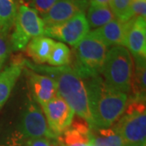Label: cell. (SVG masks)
Masks as SVG:
<instances>
[{"mask_svg": "<svg viewBox=\"0 0 146 146\" xmlns=\"http://www.w3.org/2000/svg\"><path fill=\"white\" fill-rule=\"evenodd\" d=\"M93 146H94V145H93Z\"/></svg>", "mask_w": 146, "mask_h": 146, "instance_id": "obj_29", "label": "cell"}, {"mask_svg": "<svg viewBox=\"0 0 146 146\" xmlns=\"http://www.w3.org/2000/svg\"><path fill=\"white\" fill-rule=\"evenodd\" d=\"M23 66L13 63L0 73V109L7 101L12 89L21 74Z\"/></svg>", "mask_w": 146, "mask_h": 146, "instance_id": "obj_15", "label": "cell"}, {"mask_svg": "<svg viewBox=\"0 0 146 146\" xmlns=\"http://www.w3.org/2000/svg\"><path fill=\"white\" fill-rule=\"evenodd\" d=\"M133 68V59L127 49L115 46L107 50L101 74L108 87L127 94L130 91Z\"/></svg>", "mask_w": 146, "mask_h": 146, "instance_id": "obj_3", "label": "cell"}, {"mask_svg": "<svg viewBox=\"0 0 146 146\" xmlns=\"http://www.w3.org/2000/svg\"><path fill=\"white\" fill-rule=\"evenodd\" d=\"M89 29L84 12H80L62 24L46 27L44 35L76 46L89 33Z\"/></svg>", "mask_w": 146, "mask_h": 146, "instance_id": "obj_7", "label": "cell"}, {"mask_svg": "<svg viewBox=\"0 0 146 146\" xmlns=\"http://www.w3.org/2000/svg\"><path fill=\"white\" fill-rule=\"evenodd\" d=\"M20 131L21 135L29 140L42 137L57 139L48 127L43 110L34 100L29 101L25 107Z\"/></svg>", "mask_w": 146, "mask_h": 146, "instance_id": "obj_8", "label": "cell"}, {"mask_svg": "<svg viewBox=\"0 0 146 146\" xmlns=\"http://www.w3.org/2000/svg\"><path fill=\"white\" fill-rule=\"evenodd\" d=\"M127 146L145 143L146 110L145 102L132 99L124 112L112 126Z\"/></svg>", "mask_w": 146, "mask_h": 146, "instance_id": "obj_4", "label": "cell"}, {"mask_svg": "<svg viewBox=\"0 0 146 146\" xmlns=\"http://www.w3.org/2000/svg\"><path fill=\"white\" fill-rule=\"evenodd\" d=\"M85 79L93 128L110 127L124 112L127 94L108 87L99 75Z\"/></svg>", "mask_w": 146, "mask_h": 146, "instance_id": "obj_2", "label": "cell"}, {"mask_svg": "<svg viewBox=\"0 0 146 146\" xmlns=\"http://www.w3.org/2000/svg\"><path fill=\"white\" fill-rule=\"evenodd\" d=\"M46 25L34 8L21 4L17 10L14 30L10 37L11 50H20L27 46L33 37L44 36Z\"/></svg>", "mask_w": 146, "mask_h": 146, "instance_id": "obj_6", "label": "cell"}, {"mask_svg": "<svg viewBox=\"0 0 146 146\" xmlns=\"http://www.w3.org/2000/svg\"><path fill=\"white\" fill-rule=\"evenodd\" d=\"M71 50L63 42H55L47 63L52 67L68 66L71 62Z\"/></svg>", "mask_w": 146, "mask_h": 146, "instance_id": "obj_20", "label": "cell"}, {"mask_svg": "<svg viewBox=\"0 0 146 146\" xmlns=\"http://www.w3.org/2000/svg\"><path fill=\"white\" fill-rule=\"evenodd\" d=\"M127 25L126 21L114 19L104 26L98 28L90 33L99 39L106 46H125Z\"/></svg>", "mask_w": 146, "mask_h": 146, "instance_id": "obj_13", "label": "cell"}, {"mask_svg": "<svg viewBox=\"0 0 146 146\" xmlns=\"http://www.w3.org/2000/svg\"><path fill=\"white\" fill-rule=\"evenodd\" d=\"M90 28L98 29L115 19L109 6L89 4L86 16Z\"/></svg>", "mask_w": 146, "mask_h": 146, "instance_id": "obj_18", "label": "cell"}, {"mask_svg": "<svg viewBox=\"0 0 146 146\" xmlns=\"http://www.w3.org/2000/svg\"><path fill=\"white\" fill-rule=\"evenodd\" d=\"M59 146H93L91 144H85V143H77V144H73L69 145H60Z\"/></svg>", "mask_w": 146, "mask_h": 146, "instance_id": "obj_27", "label": "cell"}, {"mask_svg": "<svg viewBox=\"0 0 146 146\" xmlns=\"http://www.w3.org/2000/svg\"><path fill=\"white\" fill-rule=\"evenodd\" d=\"M29 87L33 98L41 106L58 95L57 86L52 79L34 72H29Z\"/></svg>", "mask_w": 146, "mask_h": 146, "instance_id": "obj_12", "label": "cell"}, {"mask_svg": "<svg viewBox=\"0 0 146 146\" xmlns=\"http://www.w3.org/2000/svg\"><path fill=\"white\" fill-rule=\"evenodd\" d=\"M17 14L15 0H0V31L8 33Z\"/></svg>", "mask_w": 146, "mask_h": 146, "instance_id": "obj_19", "label": "cell"}, {"mask_svg": "<svg viewBox=\"0 0 146 146\" xmlns=\"http://www.w3.org/2000/svg\"><path fill=\"white\" fill-rule=\"evenodd\" d=\"M42 108L48 127L56 138L70 127L75 113L59 95L43 105Z\"/></svg>", "mask_w": 146, "mask_h": 146, "instance_id": "obj_9", "label": "cell"}, {"mask_svg": "<svg viewBox=\"0 0 146 146\" xmlns=\"http://www.w3.org/2000/svg\"><path fill=\"white\" fill-rule=\"evenodd\" d=\"M89 0H58L45 15L42 16L46 27L62 24L80 12H84Z\"/></svg>", "mask_w": 146, "mask_h": 146, "instance_id": "obj_10", "label": "cell"}, {"mask_svg": "<svg viewBox=\"0 0 146 146\" xmlns=\"http://www.w3.org/2000/svg\"><path fill=\"white\" fill-rule=\"evenodd\" d=\"M89 144L94 146H127L113 127L90 129Z\"/></svg>", "mask_w": 146, "mask_h": 146, "instance_id": "obj_16", "label": "cell"}, {"mask_svg": "<svg viewBox=\"0 0 146 146\" xmlns=\"http://www.w3.org/2000/svg\"><path fill=\"white\" fill-rule=\"evenodd\" d=\"M133 146H146L145 143H141V144H138V145H136Z\"/></svg>", "mask_w": 146, "mask_h": 146, "instance_id": "obj_28", "label": "cell"}, {"mask_svg": "<svg viewBox=\"0 0 146 146\" xmlns=\"http://www.w3.org/2000/svg\"><path fill=\"white\" fill-rule=\"evenodd\" d=\"M89 4L101 6H109L110 0H89Z\"/></svg>", "mask_w": 146, "mask_h": 146, "instance_id": "obj_26", "label": "cell"}, {"mask_svg": "<svg viewBox=\"0 0 146 146\" xmlns=\"http://www.w3.org/2000/svg\"><path fill=\"white\" fill-rule=\"evenodd\" d=\"M132 18L141 16L145 18L146 16V0H133L131 4Z\"/></svg>", "mask_w": 146, "mask_h": 146, "instance_id": "obj_24", "label": "cell"}, {"mask_svg": "<svg viewBox=\"0 0 146 146\" xmlns=\"http://www.w3.org/2000/svg\"><path fill=\"white\" fill-rule=\"evenodd\" d=\"M145 58H135V66L131 81V88L134 94L132 99L145 101Z\"/></svg>", "mask_w": 146, "mask_h": 146, "instance_id": "obj_17", "label": "cell"}, {"mask_svg": "<svg viewBox=\"0 0 146 146\" xmlns=\"http://www.w3.org/2000/svg\"><path fill=\"white\" fill-rule=\"evenodd\" d=\"M11 50H12L11 46L10 40L7 36V33L0 31V59L3 63L5 62Z\"/></svg>", "mask_w": 146, "mask_h": 146, "instance_id": "obj_22", "label": "cell"}, {"mask_svg": "<svg viewBox=\"0 0 146 146\" xmlns=\"http://www.w3.org/2000/svg\"><path fill=\"white\" fill-rule=\"evenodd\" d=\"M27 146H59V144L57 139L42 137L29 140Z\"/></svg>", "mask_w": 146, "mask_h": 146, "instance_id": "obj_25", "label": "cell"}, {"mask_svg": "<svg viewBox=\"0 0 146 146\" xmlns=\"http://www.w3.org/2000/svg\"><path fill=\"white\" fill-rule=\"evenodd\" d=\"M125 46L134 58L146 57V21L137 16L126 21Z\"/></svg>", "mask_w": 146, "mask_h": 146, "instance_id": "obj_11", "label": "cell"}, {"mask_svg": "<svg viewBox=\"0 0 146 146\" xmlns=\"http://www.w3.org/2000/svg\"><path fill=\"white\" fill-rule=\"evenodd\" d=\"M58 0H32L33 8H34L42 16L45 15Z\"/></svg>", "mask_w": 146, "mask_h": 146, "instance_id": "obj_23", "label": "cell"}, {"mask_svg": "<svg viewBox=\"0 0 146 146\" xmlns=\"http://www.w3.org/2000/svg\"><path fill=\"white\" fill-rule=\"evenodd\" d=\"M32 72L46 76L56 84L58 95L72 109L75 114L84 119L93 128V120L90 113L89 98L85 81L73 68L69 66L52 67L34 65L26 59L20 62Z\"/></svg>", "mask_w": 146, "mask_h": 146, "instance_id": "obj_1", "label": "cell"}, {"mask_svg": "<svg viewBox=\"0 0 146 146\" xmlns=\"http://www.w3.org/2000/svg\"><path fill=\"white\" fill-rule=\"evenodd\" d=\"M133 0H110L109 7L119 21H127L132 18L131 4Z\"/></svg>", "mask_w": 146, "mask_h": 146, "instance_id": "obj_21", "label": "cell"}, {"mask_svg": "<svg viewBox=\"0 0 146 146\" xmlns=\"http://www.w3.org/2000/svg\"><path fill=\"white\" fill-rule=\"evenodd\" d=\"M75 48L77 67L73 69L82 78L100 75L108 47L89 32Z\"/></svg>", "mask_w": 146, "mask_h": 146, "instance_id": "obj_5", "label": "cell"}, {"mask_svg": "<svg viewBox=\"0 0 146 146\" xmlns=\"http://www.w3.org/2000/svg\"><path fill=\"white\" fill-rule=\"evenodd\" d=\"M54 44L55 42L47 36L33 37L27 45V54L38 65L46 63Z\"/></svg>", "mask_w": 146, "mask_h": 146, "instance_id": "obj_14", "label": "cell"}]
</instances>
